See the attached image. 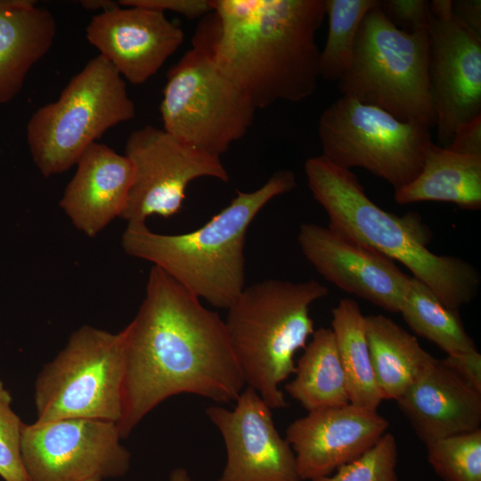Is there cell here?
<instances>
[{"instance_id":"7402d4cb","label":"cell","mask_w":481,"mask_h":481,"mask_svg":"<svg viewBox=\"0 0 481 481\" xmlns=\"http://www.w3.org/2000/svg\"><path fill=\"white\" fill-rule=\"evenodd\" d=\"M376 382L383 399L397 400L436 361L410 334L382 314L365 316Z\"/></svg>"},{"instance_id":"9c48e42d","label":"cell","mask_w":481,"mask_h":481,"mask_svg":"<svg viewBox=\"0 0 481 481\" xmlns=\"http://www.w3.org/2000/svg\"><path fill=\"white\" fill-rule=\"evenodd\" d=\"M125 331L79 327L35 381L37 422L91 419L118 423L122 415Z\"/></svg>"},{"instance_id":"1f68e13d","label":"cell","mask_w":481,"mask_h":481,"mask_svg":"<svg viewBox=\"0 0 481 481\" xmlns=\"http://www.w3.org/2000/svg\"><path fill=\"white\" fill-rule=\"evenodd\" d=\"M445 148L461 155L481 156V115L461 124Z\"/></svg>"},{"instance_id":"3957f363","label":"cell","mask_w":481,"mask_h":481,"mask_svg":"<svg viewBox=\"0 0 481 481\" xmlns=\"http://www.w3.org/2000/svg\"><path fill=\"white\" fill-rule=\"evenodd\" d=\"M305 173L314 198L329 216L328 227L403 264L450 309L458 310L477 296V269L461 257L431 252V232L417 214L397 216L382 209L351 169L322 155L306 159Z\"/></svg>"},{"instance_id":"83f0119b","label":"cell","mask_w":481,"mask_h":481,"mask_svg":"<svg viewBox=\"0 0 481 481\" xmlns=\"http://www.w3.org/2000/svg\"><path fill=\"white\" fill-rule=\"evenodd\" d=\"M397 459L396 440L393 434L385 433L362 455L314 481H399Z\"/></svg>"},{"instance_id":"44dd1931","label":"cell","mask_w":481,"mask_h":481,"mask_svg":"<svg viewBox=\"0 0 481 481\" xmlns=\"http://www.w3.org/2000/svg\"><path fill=\"white\" fill-rule=\"evenodd\" d=\"M395 201L406 205L444 201L468 210L481 208V156L461 155L428 141L420 174L395 191Z\"/></svg>"},{"instance_id":"f546056e","label":"cell","mask_w":481,"mask_h":481,"mask_svg":"<svg viewBox=\"0 0 481 481\" xmlns=\"http://www.w3.org/2000/svg\"><path fill=\"white\" fill-rule=\"evenodd\" d=\"M379 5L389 21L403 31L412 33L428 29V1L379 0Z\"/></svg>"},{"instance_id":"2e32d148","label":"cell","mask_w":481,"mask_h":481,"mask_svg":"<svg viewBox=\"0 0 481 481\" xmlns=\"http://www.w3.org/2000/svg\"><path fill=\"white\" fill-rule=\"evenodd\" d=\"M88 42L128 82L141 85L154 76L184 40L183 29L165 12L116 6L92 17Z\"/></svg>"},{"instance_id":"484cf974","label":"cell","mask_w":481,"mask_h":481,"mask_svg":"<svg viewBox=\"0 0 481 481\" xmlns=\"http://www.w3.org/2000/svg\"><path fill=\"white\" fill-rule=\"evenodd\" d=\"M378 3L379 0H324L329 29L320 55V77L338 81L346 73L361 23Z\"/></svg>"},{"instance_id":"d6986e66","label":"cell","mask_w":481,"mask_h":481,"mask_svg":"<svg viewBox=\"0 0 481 481\" xmlns=\"http://www.w3.org/2000/svg\"><path fill=\"white\" fill-rule=\"evenodd\" d=\"M396 402L425 444L480 428L481 392L442 360L436 359Z\"/></svg>"},{"instance_id":"4fadbf2b","label":"cell","mask_w":481,"mask_h":481,"mask_svg":"<svg viewBox=\"0 0 481 481\" xmlns=\"http://www.w3.org/2000/svg\"><path fill=\"white\" fill-rule=\"evenodd\" d=\"M429 82L437 141L481 115V37L452 12L451 0L429 2Z\"/></svg>"},{"instance_id":"ba28073f","label":"cell","mask_w":481,"mask_h":481,"mask_svg":"<svg viewBox=\"0 0 481 481\" xmlns=\"http://www.w3.org/2000/svg\"><path fill=\"white\" fill-rule=\"evenodd\" d=\"M256 107L216 64L203 30L167 73L159 112L163 129L219 157L251 126Z\"/></svg>"},{"instance_id":"d590c367","label":"cell","mask_w":481,"mask_h":481,"mask_svg":"<svg viewBox=\"0 0 481 481\" xmlns=\"http://www.w3.org/2000/svg\"><path fill=\"white\" fill-rule=\"evenodd\" d=\"M168 481H192V479L185 469L176 468L170 473Z\"/></svg>"},{"instance_id":"4316f807","label":"cell","mask_w":481,"mask_h":481,"mask_svg":"<svg viewBox=\"0 0 481 481\" xmlns=\"http://www.w3.org/2000/svg\"><path fill=\"white\" fill-rule=\"evenodd\" d=\"M428 461L444 481H481V429L426 444Z\"/></svg>"},{"instance_id":"ffe728a7","label":"cell","mask_w":481,"mask_h":481,"mask_svg":"<svg viewBox=\"0 0 481 481\" xmlns=\"http://www.w3.org/2000/svg\"><path fill=\"white\" fill-rule=\"evenodd\" d=\"M30 0H0V104L21 90L27 74L51 49L56 21Z\"/></svg>"},{"instance_id":"7a4b0ae2","label":"cell","mask_w":481,"mask_h":481,"mask_svg":"<svg viewBox=\"0 0 481 481\" xmlns=\"http://www.w3.org/2000/svg\"><path fill=\"white\" fill-rule=\"evenodd\" d=\"M199 27L213 59L256 109L316 90L324 0H211Z\"/></svg>"},{"instance_id":"836d02e7","label":"cell","mask_w":481,"mask_h":481,"mask_svg":"<svg viewBox=\"0 0 481 481\" xmlns=\"http://www.w3.org/2000/svg\"><path fill=\"white\" fill-rule=\"evenodd\" d=\"M452 13L468 28L481 37V1H452Z\"/></svg>"},{"instance_id":"277c9868","label":"cell","mask_w":481,"mask_h":481,"mask_svg":"<svg viewBox=\"0 0 481 481\" xmlns=\"http://www.w3.org/2000/svg\"><path fill=\"white\" fill-rule=\"evenodd\" d=\"M296 186L292 171L279 170L253 192L237 191L227 207L195 231L159 234L146 224H127L122 248L161 268L197 298L228 309L245 288L244 243L249 224L271 200Z\"/></svg>"},{"instance_id":"6da1fadb","label":"cell","mask_w":481,"mask_h":481,"mask_svg":"<svg viewBox=\"0 0 481 481\" xmlns=\"http://www.w3.org/2000/svg\"><path fill=\"white\" fill-rule=\"evenodd\" d=\"M124 331L122 439L173 395L229 403L242 392L224 321L161 268L151 267L144 298Z\"/></svg>"},{"instance_id":"8fae6325","label":"cell","mask_w":481,"mask_h":481,"mask_svg":"<svg viewBox=\"0 0 481 481\" xmlns=\"http://www.w3.org/2000/svg\"><path fill=\"white\" fill-rule=\"evenodd\" d=\"M124 155L134 169L132 186L120 216L127 224H146L153 215H175L183 206L187 186L197 178L229 181L219 157L151 125L128 135Z\"/></svg>"},{"instance_id":"7c38bea8","label":"cell","mask_w":481,"mask_h":481,"mask_svg":"<svg viewBox=\"0 0 481 481\" xmlns=\"http://www.w3.org/2000/svg\"><path fill=\"white\" fill-rule=\"evenodd\" d=\"M117 424L63 419L24 424L21 457L29 481H87L125 476L131 454Z\"/></svg>"},{"instance_id":"30bf717a","label":"cell","mask_w":481,"mask_h":481,"mask_svg":"<svg viewBox=\"0 0 481 481\" xmlns=\"http://www.w3.org/2000/svg\"><path fill=\"white\" fill-rule=\"evenodd\" d=\"M318 135L322 156L337 166L361 167L394 190L420 172L430 129L401 121L387 111L342 95L321 115Z\"/></svg>"},{"instance_id":"8992f818","label":"cell","mask_w":481,"mask_h":481,"mask_svg":"<svg viewBox=\"0 0 481 481\" xmlns=\"http://www.w3.org/2000/svg\"><path fill=\"white\" fill-rule=\"evenodd\" d=\"M428 29L407 33L379 3L364 17L353 59L340 77L342 95L379 107L401 121L436 126L429 82Z\"/></svg>"},{"instance_id":"cb8c5ba5","label":"cell","mask_w":481,"mask_h":481,"mask_svg":"<svg viewBox=\"0 0 481 481\" xmlns=\"http://www.w3.org/2000/svg\"><path fill=\"white\" fill-rule=\"evenodd\" d=\"M331 314L330 329L344 371L349 403L378 410L383 398L371 365L365 316L358 304L350 298L340 299Z\"/></svg>"},{"instance_id":"d4e9b609","label":"cell","mask_w":481,"mask_h":481,"mask_svg":"<svg viewBox=\"0 0 481 481\" xmlns=\"http://www.w3.org/2000/svg\"><path fill=\"white\" fill-rule=\"evenodd\" d=\"M457 311L444 306L422 281L410 277L400 314L414 333L435 343L447 355L477 350Z\"/></svg>"},{"instance_id":"9a60e30c","label":"cell","mask_w":481,"mask_h":481,"mask_svg":"<svg viewBox=\"0 0 481 481\" xmlns=\"http://www.w3.org/2000/svg\"><path fill=\"white\" fill-rule=\"evenodd\" d=\"M298 241L305 257L327 281L388 312L400 313L410 276L395 261L315 224H301Z\"/></svg>"},{"instance_id":"603a6c76","label":"cell","mask_w":481,"mask_h":481,"mask_svg":"<svg viewBox=\"0 0 481 481\" xmlns=\"http://www.w3.org/2000/svg\"><path fill=\"white\" fill-rule=\"evenodd\" d=\"M286 392L308 412L349 404L346 378L330 328H319L296 364Z\"/></svg>"},{"instance_id":"5bb4252c","label":"cell","mask_w":481,"mask_h":481,"mask_svg":"<svg viewBox=\"0 0 481 481\" xmlns=\"http://www.w3.org/2000/svg\"><path fill=\"white\" fill-rule=\"evenodd\" d=\"M232 410L206 409L220 431L226 462L217 481H303L290 444L277 431L271 408L248 387Z\"/></svg>"},{"instance_id":"f1b7e54d","label":"cell","mask_w":481,"mask_h":481,"mask_svg":"<svg viewBox=\"0 0 481 481\" xmlns=\"http://www.w3.org/2000/svg\"><path fill=\"white\" fill-rule=\"evenodd\" d=\"M23 426L0 378V477L4 481H29L21 457Z\"/></svg>"},{"instance_id":"52a82bcc","label":"cell","mask_w":481,"mask_h":481,"mask_svg":"<svg viewBox=\"0 0 481 481\" xmlns=\"http://www.w3.org/2000/svg\"><path fill=\"white\" fill-rule=\"evenodd\" d=\"M135 116L123 77L98 54L69 81L56 101L30 117L27 141L33 162L45 177L63 173L107 130Z\"/></svg>"},{"instance_id":"5b68a950","label":"cell","mask_w":481,"mask_h":481,"mask_svg":"<svg viewBox=\"0 0 481 481\" xmlns=\"http://www.w3.org/2000/svg\"><path fill=\"white\" fill-rule=\"evenodd\" d=\"M328 294L314 279H270L244 288L227 309L224 323L245 384L271 409L287 406L280 385L295 373L294 356L314 332L310 306Z\"/></svg>"},{"instance_id":"e575fe53","label":"cell","mask_w":481,"mask_h":481,"mask_svg":"<svg viewBox=\"0 0 481 481\" xmlns=\"http://www.w3.org/2000/svg\"><path fill=\"white\" fill-rule=\"evenodd\" d=\"M80 4L86 10H102V12L116 6L117 4L108 0H83L80 1Z\"/></svg>"},{"instance_id":"ac0fdd59","label":"cell","mask_w":481,"mask_h":481,"mask_svg":"<svg viewBox=\"0 0 481 481\" xmlns=\"http://www.w3.org/2000/svg\"><path fill=\"white\" fill-rule=\"evenodd\" d=\"M60 207L73 225L95 237L114 218L121 216L134 179L128 159L106 144L94 143L77 162Z\"/></svg>"},{"instance_id":"4dcf8cb0","label":"cell","mask_w":481,"mask_h":481,"mask_svg":"<svg viewBox=\"0 0 481 481\" xmlns=\"http://www.w3.org/2000/svg\"><path fill=\"white\" fill-rule=\"evenodd\" d=\"M119 5L139 6L179 13L193 20L205 17L213 11L211 0H121Z\"/></svg>"},{"instance_id":"e0dca14e","label":"cell","mask_w":481,"mask_h":481,"mask_svg":"<svg viewBox=\"0 0 481 481\" xmlns=\"http://www.w3.org/2000/svg\"><path fill=\"white\" fill-rule=\"evenodd\" d=\"M387 428V420L377 410L349 403L308 412L289 425L285 439L301 479L314 481L362 455Z\"/></svg>"},{"instance_id":"d6a6232c","label":"cell","mask_w":481,"mask_h":481,"mask_svg":"<svg viewBox=\"0 0 481 481\" xmlns=\"http://www.w3.org/2000/svg\"><path fill=\"white\" fill-rule=\"evenodd\" d=\"M442 362L469 385L481 392V354L477 350L447 355Z\"/></svg>"},{"instance_id":"8d00e7d4","label":"cell","mask_w":481,"mask_h":481,"mask_svg":"<svg viewBox=\"0 0 481 481\" xmlns=\"http://www.w3.org/2000/svg\"><path fill=\"white\" fill-rule=\"evenodd\" d=\"M87 481H102V480L99 479V478H94V479H90V480H87Z\"/></svg>"}]
</instances>
